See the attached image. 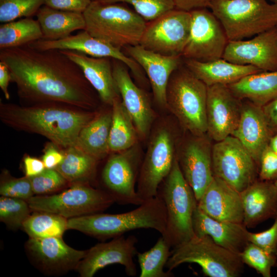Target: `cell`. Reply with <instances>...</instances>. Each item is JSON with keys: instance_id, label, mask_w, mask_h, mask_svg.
<instances>
[{"instance_id": "cell-1", "label": "cell", "mask_w": 277, "mask_h": 277, "mask_svg": "<svg viewBox=\"0 0 277 277\" xmlns=\"http://www.w3.org/2000/svg\"><path fill=\"white\" fill-rule=\"evenodd\" d=\"M19 95L28 100L85 106L92 99L90 84L80 67L61 50L28 45L0 50Z\"/></svg>"}, {"instance_id": "cell-2", "label": "cell", "mask_w": 277, "mask_h": 277, "mask_svg": "<svg viewBox=\"0 0 277 277\" xmlns=\"http://www.w3.org/2000/svg\"><path fill=\"white\" fill-rule=\"evenodd\" d=\"M166 225L165 204L157 195L127 212L97 213L69 219L67 229L78 230L100 240H106L142 228L154 229L163 235Z\"/></svg>"}, {"instance_id": "cell-3", "label": "cell", "mask_w": 277, "mask_h": 277, "mask_svg": "<svg viewBox=\"0 0 277 277\" xmlns=\"http://www.w3.org/2000/svg\"><path fill=\"white\" fill-rule=\"evenodd\" d=\"M5 114L9 124L67 148L77 146L81 130L93 118L88 113L57 107H17Z\"/></svg>"}, {"instance_id": "cell-4", "label": "cell", "mask_w": 277, "mask_h": 277, "mask_svg": "<svg viewBox=\"0 0 277 277\" xmlns=\"http://www.w3.org/2000/svg\"><path fill=\"white\" fill-rule=\"evenodd\" d=\"M92 36L120 49L140 44L147 22L135 10L117 3L93 0L83 12Z\"/></svg>"}, {"instance_id": "cell-5", "label": "cell", "mask_w": 277, "mask_h": 277, "mask_svg": "<svg viewBox=\"0 0 277 277\" xmlns=\"http://www.w3.org/2000/svg\"><path fill=\"white\" fill-rule=\"evenodd\" d=\"M163 200L166 213V225L162 235L171 248L190 240L195 235L193 215L197 206L194 192L184 177L176 156L167 177L157 191Z\"/></svg>"}, {"instance_id": "cell-6", "label": "cell", "mask_w": 277, "mask_h": 277, "mask_svg": "<svg viewBox=\"0 0 277 277\" xmlns=\"http://www.w3.org/2000/svg\"><path fill=\"white\" fill-rule=\"evenodd\" d=\"M166 108L192 135L207 133V86L184 65L171 74L166 89Z\"/></svg>"}, {"instance_id": "cell-7", "label": "cell", "mask_w": 277, "mask_h": 277, "mask_svg": "<svg viewBox=\"0 0 277 277\" xmlns=\"http://www.w3.org/2000/svg\"><path fill=\"white\" fill-rule=\"evenodd\" d=\"M209 8L229 41L248 39L277 26V4L267 0H214Z\"/></svg>"}, {"instance_id": "cell-8", "label": "cell", "mask_w": 277, "mask_h": 277, "mask_svg": "<svg viewBox=\"0 0 277 277\" xmlns=\"http://www.w3.org/2000/svg\"><path fill=\"white\" fill-rule=\"evenodd\" d=\"M187 263L198 264L210 277H237L244 268L240 254L218 245L207 235H195L173 248L165 267L171 271Z\"/></svg>"}, {"instance_id": "cell-9", "label": "cell", "mask_w": 277, "mask_h": 277, "mask_svg": "<svg viewBox=\"0 0 277 277\" xmlns=\"http://www.w3.org/2000/svg\"><path fill=\"white\" fill-rule=\"evenodd\" d=\"M27 202L32 210L53 213L69 219L100 213L115 201L106 191L81 184L58 194L33 196Z\"/></svg>"}, {"instance_id": "cell-10", "label": "cell", "mask_w": 277, "mask_h": 277, "mask_svg": "<svg viewBox=\"0 0 277 277\" xmlns=\"http://www.w3.org/2000/svg\"><path fill=\"white\" fill-rule=\"evenodd\" d=\"M174 141L166 124L153 130L137 182V192L144 201L157 195L160 184L169 174L176 157Z\"/></svg>"}, {"instance_id": "cell-11", "label": "cell", "mask_w": 277, "mask_h": 277, "mask_svg": "<svg viewBox=\"0 0 277 277\" xmlns=\"http://www.w3.org/2000/svg\"><path fill=\"white\" fill-rule=\"evenodd\" d=\"M212 161L214 175L240 192L256 181V163L232 135L212 146Z\"/></svg>"}, {"instance_id": "cell-12", "label": "cell", "mask_w": 277, "mask_h": 277, "mask_svg": "<svg viewBox=\"0 0 277 277\" xmlns=\"http://www.w3.org/2000/svg\"><path fill=\"white\" fill-rule=\"evenodd\" d=\"M190 12L176 8L148 22L140 45L166 55H181L189 36Z\"/></svg>"}, {"instance_id": "cell-13", "label": "cell", "mask_w": 277, "mask_h": 277, "mask_svg": "<svg viewBox=\"0 0 277 277\" xmlns=\"http://www.w3.org/2000/svg\"><path fill=\"white\" fill-rule=\"evenodd\" d=\"M190 13L189 36L183 58L202 62L222 58L229 40L219 20L207 8L195 9Z\"/></svg>"}, {"instance_id": "cell-14", "label": "cell", "mask_w": 277, "mask_h": 277, "mask_svg": "<svg viewBox=\"0 0 277 277\" xmlns=\"http://www.w3.org/2000/svg\"><path fill=\"white\" fill-rule=\"evenodd\" d=\"M135 147L112 155L102 173L107 193L121 205L138 206L144 202L135 188L142 162Z\"/></svg>"}, {"instance_id": "cell-15", "label": "cell", "mask_w": 277, "mask_h": 277, "mask_svg": "<svg viewBox=\"0 0 277 277\" xmlns=\"http://www.w3.org/2000/svg\"><path fill=\"white\" fill-rule=\"evenodd\" d=\"M137 242L134 235H121L109 242L97 244L87 250L76 270L81 277H92L108 265L119 264L124 267L127 275L134 276L136 267L133 258L138 253Z\"/></svg>"}, {"instance_id": "cell-16", "label": "cell", "mask_w": 277, "mask_h": 277, "mask_svg": "<svg viewBox=\"0 0 277 277\" xmlns=\"http://www.w3.org/2000/svg\"><path fill=\"white\" fill-rule=\"evenodd\" d=\"M222 58L262 71H277V26L249 39L229 41Z\"/></svg>"}, {"instance_id": "cell-17", "label": "cell", "mask_w": 277, "mask_h": 277, "mask_svg": "<svg viewBox=\"0 0 277 277\" xmlns=\"http://www.w3.org/2000/svg\"><path fill=\"white\" fill-rule=\"evenodd\" d=\"M37 50L55 49L80 52L96 57H109L121 61L132 71L136 78L144 81L143 70L131 57L121 49L92 36L86 30L55 41L39 39L28 45Z\"/></svg>"}, {"instance_id": "cell-18", "label": "cell", "mask_w": 277, "mask_h": 277, "mask_svg": "<svg viewBox=\"0 0 277 277\" xmlns=\"http://www.w3.org/2000/svg\"><path fill=\"white\" fill-rule=\"evenodd\" d=\"M227 85L207 87V133L216 142L232 135L241 116L242 105Z\"/></svg>"}, {"instance_id": "cell-19", "label": "cell", "mask_w": 277, "mask_h": 277, "mask_svg": "<svg viewBox=\"0 0 277 277\" xmlns=\"http://www.w3.org/2000/svg\"><path fill=\"white\" fill-rule=\"evenodd\" d=\"M176 156L182 173L198 201L214 176L212 147L205 135H192Z\"/></svg>"}, {"instance_id": "cell-20", "label": "cell", "mask_w": 277, "mask_h": 277, "mask_svg": "<svg viewBox=\"0 0 277 277\" xmlns=\"http://www.w3.org/2000/svg\"><path fill=\"white\" fill-rule=\"evenodd\" d=\"M27 254L39 270L56 274L76 269L87 250L75 249L62 238H30L26 243Z\"/></svg>"}, {"instance_id": "cell-21", "label": "cell", "mask_w": 277, "mask_h": 277, "mask_svg": "<svg viewBox=\"0 0 277 277\" xmlns=\"http://www.w3.org/2000/svg\"><path fill=\"white\" fill-rule=\"evenodd\" d=\"M112 65L113 75L122 103L138 135L145 138L149 134L154 118L149 98L146 92L133 83L125 64L112 58Z\"/></svg>"}, {"instance_id": "cell-22", "label": "cell", "mask_w": 277, "mask_h": 277, "mask_svg": "<svg viewBox=\"0 0 277 277\" xmlns=\"http://www.w3.org/2000/svg\"><path fill=\"white\" fill-rule=\"evenodd\" d=\"M127 55L132 58L146 73L155 102L166 107V89L170 77L183 62L181 55H163L148 50L141 45L124 48Z\"/></svg>"}, {"instance_id": "cell-23", "label": "cell", "mask_w": 277, "mask_h": 277, "mask_svg": "<svg viewBox=\"0 0 277 277\" xmlns=\"http://www.w3.org/2000/svg\"><path fill=\"white\" fill-rule=\"evenodd\" d=\"M197 207L216 220L243 223L240 192L215 176L197 201Z\"/></svg>"}, {"instance_id": "cell-24", "label": "cell", "mask_w": 277, "mask_h": 277, "mask_svg": "<svg viewBox=\"0 0 277 277\" xmlns=\"http://www.w3.org/2000/svg\"><path fill=\"white\" fill-rule=\"evenodd\" d=\"M273 135L262 108L250 102L242 105L240 118L232 136L237 138L256 164Z\"/></svg>"}, {"instance_id": "cell-25", "label": "cell", "mask_w": 277, "mask_h": 277, "mask_svg": "<svg viewBox=\"0 0 277 277\" xmlns=\"http://www.w3.org/2000/svg\"><path fill=\"white\" fill-rule=\"evenodd\" d=\"M76 63L101 100L112 106L120 96L113 75L112 58L96 57L72 50H61Z\"/></svg>"}, {"instance_id": "cell-26", "label": "cell", "mask_w": 277, "mask_h": 277, "mask_svg": "<svg viewBox=\"0 0 277 277\" xmlns=\"http://www.w3.org/2000/svg\"><path fill=\"white\" fill-rule=\"evenodd\" d=\"M195 235H207L218 245L240 254L249 243L243 223L220 221L206 215L197 206L193 215Z\"/></svg>"}, {"instance_id": "cell-27", "label": "cell", "mask_w": 277, "mask_h": 277, "mask_svg": "<svg viewBox=\"0 0 277 277\" xmlns=\"http://www.w3.org/2000/svg\"><path fill=\"white\" fill-rule=\"evenodd\" d=\"M246 228L277 217V187L274 182L255 181L240 192Z\"/></svg>"}, {"instance_id": "cell-28", "label": "cell", "mask_w": 277, "mask_h": 277, "mask_svg": "<svg viewBox=\"0 0 277 277\" xmlns=\"http://www.w3.org/2000/svg\"><path fill=\"white\" fill-rule=\"evenodd\" d=\"M183 60L185 66L207 87L229 85L247 75L262 72L254 66L234 64L223 58L210 62Z\"/></svg>"}, {"instance_id": "cell-29", "label": "cell", "mask_w": 277, "mask_h": 277, "mask_svg": "<svg viewBox=\"0 0 277 277\" xmlns=\"http://www.w3.org/2000/svg\"><path fill=\"white\" fill-rule=\"evenodd\" d=\"M227 86L239 100L262 107L277 99V71L250 74Z\"/></svg>"}, {"instance_id": "cell-30", "label": "cell", "mask_w": 277, "mask_h": 277, "mask_svg": "<svg viewBox=\"0 0 277 277\" xmlns=\"http://www.w3.org/2000/svg\"><path fill=\"white\" fill-rule=\"evenodd\" d=\"M36 16L43 34L42 39H61L70 35L74 31L85 28L83 13L55 9L44 5Z\"/></svg>"}, {"instance_id": "cell-31", "label": "cell", "mask_w": 277, "mask_h": 277, "mask_svg": "<svg viewBox=\"0 0 277 277\" xmlns=\"http://www.w3.org/2000/svg\"><path fill=\"white\" fill-rule=\"evenodd\" d=\"M111 123L112 112L93 118L81 130L76 147L97 160L105 157L110 151Z\"/></svg>"}, {"instance_id": "cell-32", "label": "cell", "mask_w": 277, "mask_h": 277, "mask_svg": "<svg viewBox=\"0 0 277 277\" xmlns=\"http://www.w3.org/2000/svg\"><path fill=\"white\" fill-rule=\"evenodd\" d=\"M109 135L110 151L120 152L134 146L138 134L120 97L113 102Z\"/></svg>"}, {"instance_id": "cell-33", "label": "cell", "mask_w": 277, "mask_h": 277, "mask_svg": "<svg viewBox=\"0 0 277 277\" xmlns=\"http://www.w3.org/2000/svg\"><path fill=\"white\" fill-rule=\"evenodd\" d=\"M42 38L37 20L31 17L22 18L0 25V50L27 45Z\"/></svg>"}, {"instance_id": "cell-34", "label": "cell", "mask_w": 277, "mask_h": 277, "mask_svg": "<svg viewBox=\"0 0 277 277\" xmlns=\"http://www.w3.org/2000/svg\"><path fill=\"white\" fill-rule=\"evenodd\" d=\"M97 160L77 147L68 148L62 163L56 169L66 181L83 183L94 174Z\"/></svg>"}, {"instance_id": "cell-35", "label": "cell", "mask_w": 277, "mask_h": 277, "mask_svg": "<svg viewBox=\"0 0 277 277\" xmlns=\"http://www.w3.org/2000/svg\"><path fill=\"white\" fill-rule=\"evenodd\" d=\"M171 247L163 236L157 240L149 250L136 254L140 268V277H172L171 271H165L164 268L170 258Z\"/></svg>"}, {"instance_id": "cell-36", "label": "cell", "mask_w": 277, "mask_h": 277, "mask_svg": "<svg viewBox=\"0 0 277 277\" xmlns=\"http://www.w3.org/2000/svg\"><path fill=\"white\" fill-rule=\"evenodd\" d=\"M34 211L22 225L30 238H62L65 231L68 230L67 219L48 212Z\"/></svg>"}, {"instance_id": "cell-37", "label": "cell", "mask_w": 277, "mask_h": 277, "mask_svg": "<svg viewBox=\"0 0 277 277\" xmlns=\"http://www.w3.org/2000/svg\"><path fill=\"white\" fill-rule=\"evenodd\" d=\"M31 210L27 201L4 196L0 197V220L11 229L22 227Z\"/></svg>"}, {"instance_id": "cell-38", "label": "cell", "mask_w": 277, "mask_h": 277, "mask_svg": "<svg viewBox=\"0 0 277 277\" xmlns=\"http://www.w3.org/2000/svg\"><path fill=\"white\" fill-rule=\"evenodd\" d=\"M45 0H0V22L7 23L36 15Z\"/></svg>"}, {"instance_id": "cell-39", "label": "cell", "mask_w": 277, "mask_h": 277, "mask_svg": "<svg viewBox=\"0 0 277 277\" xmlns=\"http://www.w3.org/2000/svg\"><path fill=\"white\" fill-rule=\"evenodd\" d=\"M240 256L244 263L254 269L264 277H270L271 269L277 266V255L249 243Z\"/></svg>"}, {"instance_id": "cell-40", "label": "cell", "mask_w": 277, "mask_h": 277, "mask_svg": "<svg viewBox=\"0 0 277 277\" xmlns=\"http://www.w3.org/2000/svg\"><path fill=\"white\" fill-rule=\"evenodd\" d=\"M104 3H125L132 6L146 22L175 8L173 0H96Z\"/></svg>"}, {"instance_id": "cell-41", "label": "cell", "mask_w": 277, "mask_h": 277, "mask_svg": "<svg viewBox=\"0 0 277 277\" xmlns=\"http://www.w3.org/2000/svg\"><path fill=\"white\" fill-rule=\"evenodd\" d=\"M34 194L43 195L53 192L65 185L66 180L55 169H45L29 177Z\"/></svg>"}, {"instance_id": "cell-42", "label": "cell", "mask_w": 277, "mask_h": 277, "mask_svg": "<svg viewBox=\"0 0 277 277\" xmlns=\"http://www.w3.org/2000/svg\"><path fill=\"white\" fill-rule=\"evenodd\" d=\"M0 194L2 196L27 201L33 196L34 192L29 177L25 176L8 180L2 183L0 186Z\"/></svg>"}, {"instance_id": "cell-43", "label": "cell", "mask_w": 277, "mask_h": 277, "mask_svg": "<svg viewBox=\"0 0 277 277\" xmlns=\"http://www.w3.org/2000/svg\"><path fill=\"white\" fill-rule=\"evenodd\" d=\"M248 239L250 243L277 255V217L272 226L264 231L259 233L249 231Z\"/></svg>"}, {"instance_id": "cell-44", "label": "cell", "mask_w": 277, "mask_h": 277, "mask_svg": "<svg viewBox=\"0 0 277 277\" xmlns=\"http://www.w3.org/2000/svg\"><path fill=\"white\" fill-rule=\"evenodd\" d=\"M259 165L260 180L274 182L277 179V154L269 145L263 151Z\"/></svg>"}, {"instance_id": "cell-45", "label": "cell", "mask_w": 277, "mask_h": 277, "mask_svg": "<svg viewBox=\"0 0 277 277\" xmlns=\"http://www.w3.org/2000/svg\"><path fill=\"white\" fill-rule=\"evenodd\" d=\"M93 0H45V5L67 11L83 13Z\"/></svg>"}, {"instance_id": "cell-46", "label": "cell", "mask_w": 277, "mask_h": 277, "mask_svg": "<svg viewBox=\"0 0 277 277\" xmlns=\"http://www.w3.org/2000/svg\"><path fill=\"white\" fill-rule=\"evenodd\" d=\"M214 0H173L175 8L190 12L193 10L209 8Z\"/></svg>"}, {"instance_id": "cell-47", "label": "cell", "mask_w": 277, "mask_h": 277, "mask_svg": "<svg viewBox=\"0 0 277 277\" xmlns=\"http://www.w3.org/2000/svg\"><path fill=\"white\" fill-rule=\"evenodd\" d=\"M64 157V154L53 147H50L45 152L42 161L46 169H55L62 163Z\"/></svg>"}, {"instance_id": "cell-48", "label": "cell", "mask_w": 277, "mask_h": 277, "mask_svg": "<svg viewBox=\"0 0 277 277\" xmlns=\"http://www.w3.org/2000/svg\"><path fill=\"white\" fill-rule=\"evenodd\" d=\"M24 163L26 176L28 177L38 175L46 169L43 161L36 158L27 156Z\"/></svg>"}, {"instance_id": "cell-49", "label": "cell", "mask_w": 277, "mask_h": 277, "mask_svg": "<svg viewBox=\"0 0 277 277\" xmlns=\"http://www.w3.org/2000/svg\"><path fill=\"white\" fill-rule=\"evenodd\" d=\"M262 108L273 134L277 133V99Z\"/></svg>"}, {"instance_id": "cell-50", "label": "cell", "mask_w": 277, "mask_h": 277, "mask_svg": "<svg viewBox=\"0 0 277 277\" xmlns=\"http://www.w3.org/2000/svg\"><path fill=\"white\" fill-rule=\"evenodd\" d=\"M10 81H11V75L9 69L6 64L0 61V87L7 99L10 97L8 91Z\"/></svg>"}, {"instance_id": "cell-51", "label": "cell", "mask_w": 277, "mask_h": 277, "mask_svg": "<svg viewBox=\"0 0 277 277\" xmlns=\"http://www.w3.org/2000/svg\"><path fill=\"white\" fill-rule=\"evenodd\" d=\"M269 146L277 154V133L274 134L271 137Z\"/></svg>"}, {"instance_id": "cell-52", "label": "cell", "mask_w": 277, "mask_h": 277, "mask_svg": "<svg viewBox=\"0 0 277 277\" xmlns=\"http://www.w3.org/2000/svg\"><path fill=\"white\" fill-rule=\"evenodd\" d=\"M272 3L277 4V0H270Z\"/></svg>"}, {"instance_id": "cell-53", "label": "cell", "mask_w": 277, "mask_h": 277, "mask_svg": "<svg viewBox=\"0 0 277 277\" xmlns=\"http://www.w3.org/2000/svg\"><path fill=\"white\" fill-rule=\"evenodd\" d=\"M274 183L275 186L277 187V179L274 182Z\"/></svg>"}]
</instances>
